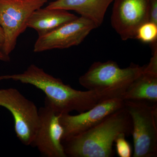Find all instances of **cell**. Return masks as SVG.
<instances>
[{
    "label": "cell",
    "mask_w": 157,
    "mask_h": 157,
    "mask_svg": "<svg viewBox=\"0 0 157 157\" xmlns=\"http://www.w3.org/2000/svg\"><path fill=\"white\" fill-rule=\"evenodd\" d=\"M111 25L124 41L134 39L138 28L149 21L151 0H114Z\"/></svg>",
    "instance_id": "8"
},
{
    "label": "cell",
    "mask_w": 157,
    "mask_h": 157,
    "mask_svg": "<svg viewBox=\"0 0 157 157\" xmlns=\"http://www.w3.org/2000/svg\"><path fill=\"white\" fill-rule=\"evenodd\" d=\"M144 67L132 63L128 67L121 68L113 61L96 62L79 77L78 82L88 90L107 99L122 98L129 86L143 73Z\"/></svg>",
    "instance_id": "3"
},
{
    "label": "cell",
    "mask_w": 157,
    "mask_h": 157,
    "mask_svg": "<svg viewBox=\"0 0 157 157\" xmlns=\"http://www.w3.org/2000/svg\"><path fill=\"white\" fill-rule=\"evenodd\" d=\"M125 137L126 135L125 134H121L114 141L117 153L120 157H131L132 155V147Z\"/></svg>",
    "instance_id": "15"
},
{
    "label": "cell",
    "mask_w": 157,
    "mask_h": 157,
    "mask_svg": "<svg viewBox=\"0 0 157 157\" xmlns=\"http://www.w3.org/2000/svg\"><path fill=\"white\" fill-rule=\"evenodd\" d=\"M135 39L145 43L152 44L157 41V25L148 21L138 28Z\"/></svg>",
    "instance_id": "14"
},
{
    "label": "cell",
    "mask_w": 157,
    "mask_h": 157,
    "mask_svg": "<svg viewBox=\"0 0 157 157\" xmlns=\"http://www.w3.org/2000/svg\"><path fill=\"white\" fill-rule=\"evenodd\" d=\"M52 2H54V1H57V0H50Z\"/></svg>",
    "instance_id": "19"
},
{
    "label": "cell",
    "mask_w": 157,
    "mask_h": 157,
    "mask_svg": "<svg viewBox=\"0 0 157 157\" xmlns=\"http://www.w3.org/2000/svg\"><path fill=\"white\" fill-rule=\"evenodd\" d=\"M132 119L124 107L101 123L78 135L62 141L65 153L70 157H112L117 137L131 135Z\"/></svg>",
    "instance_id": "2"
},
{
    "label": "cell",
    "mask_w": 157,
    "mask_h": 157,
    "mask_svg": "<svg viewBox=\"0 0 157 157\" xmlns=\"http://www.w3.org/2000/svg\"><path fill=\"white\" fill-rule=\"evenodd\" d=\"M114 0H57L46 6L48 9L73 11L92 21L97 27L104 21L107 8Z\"/></svg>",
    "instance_id": "12"
},
{
    "label": "cell",
    "mask_w": 157,
    "mask_h": 157,
    "mask_svg": "<svg viewBox=\"0 0 157 157\" xmlns=\"http://www.w3.org/2000/svg\"><path fill=\"white\" fill-rule=\"evenodd\" d=\"M122 99L157 104V75L143 71L129 86Z\"/></svg>",
    "instance_id": "13"
},
{
    "label": "cell",
    "mask_w": 157,
    "mask_h": 157,
    "mask_svg": "<svg viewBox=\"0 0 157 157\" xmlns=\"http://www.w3.org/2000/svg\"><path fill=\"white\" fill-rule=\"evenodd\" d=\"M0 106L13 116L14 131L20 141L31 146L39 126V109L36 104L16 89L7 88L0 89Z\"/></svg>",
    "instance_id": "6"
},
{
    "label": "cell",
    "mask_w": 157,
    "mask_h": 157,
    "mask_svg": "<svg viewBox=\"0 0 157 157\" xmlns=\"http://www.w3.org/2000/svg\"><path fill=\"white\" fill-rule=\"evenodd\" d=\"M97 26L86 17L80 16L51 33L39 37L35 42V52L64 49L79 45Z\"/></svg>",
    "instance_id": "10"
},
{
    "label": "cell",
    "mask_w": 157,
    "mask_h": 157,
    "mask_svg": "<svg viewBox=\"0 0 157 157\" xmlns=\"http://www.w3.org/2000/svg\"><path fill=\"white\" fill-rule=\"evenodd\" d=\"M149 21L157 25V0H151Z\"/></svg>",
    "instance_id": "16"
},
{
    "label": "cell",
    "mask_w": 157,
    "mask_h": 157,
    "mask_svg": "<svg viewBox=\"0 0 157 157\" xmlns=\"http://www.w3.org/2000/svg\"><path fill=\"white\" fill-rule=\"evenodd\" d=\"M4 41V35L2 29L0 26V47L2 48Z\"/></svg>",
    "instance_id": "18"
},
{
    "label": "cell",
    "mask_w": 157,
    "mask_h": 157,
    "mask_svg": "<svg viewBox=\"0 0 157 157\" xmlns=\"http://www.w3.org/2000/svg\"><path fill=\"white\" fill-rule=\"evenodd\" d=\"M38 113L39 128L31 146L36 147L43 156L67 157L62 144L64 131L60 122V113L46 97L44 106Z\"/></svg>",
    "instance_id": "7"
},
{
    "label": "cell",
    "mask_w": 157,
    "mask_h": 157,
    "mask_svg": "<svg viewBox=\"0 0 157 157\" xmlns=\"http://www.w3.org/2000/svg\"><path fill=\"white\" fill-rule=\"evenodd\" d=\"M124 107V101L122 98H111L101 101L78 115L60 114V122L64 131L62 141L86 132Z\"/></svg>",
    "instance_id": "9"
},
{
    "label": "cell",
    "mask_w": 157,
    "mask_h": 157,
    "mask_svg": "<svg viewBox=\"0 0 157 157\" xmlns=\"http://www.w3.org/2000/svg\"><path fill=\"white\" fill-rule=\"evenodd\" d=\"M8 79L32 85L41 90L60 114L73 111L81 113L108 99L94 91L74 89L35 64L30 65L23 73L0 76V81Z\"/></svg>",
    "instance_id": "1"
},
{
    "label": "cell",
    "mask_w": 157,
    "mask_h": 157,
    "mask_svg": "<svg viewBox=\"0 0 157 157\" xmlns=\"http://www.w3.org/2000/svg\"><path fill=\"white\" fill-rule=\"evenodd\" d=\"M48 0H0V26L4 41L2 50L7 55L14 50L17 38L25 32L29 17Z\"/></svg>",
    "instance_id": "5"
},
{
    "label": "cell",
    "mask_w": 157,
    "mask_h": 157,
    "mask_svg": "<svg viewBox=\"0 0 157 157\" xmlns=\"http://www.w3.org/2000/svg\"><path fill=\"white\" fill-rule=\"evenodd\" d=\"M0 60L7 62H9L10 61L9 56L7 55L4 53L1 47H0Z\"/></svg>",
    "instance_id": "17"
},
{
    "label": "cell",
    "mask_w": 157,
    "mask_h": 157,
    "mask_svg": "<svg viewBox=\"0 0 157 157\" xmlns=\"http://www.w3.org/2000/svg\"><path fill=\"white\" fill-rule=\"evenodd\" d=\"M67 10L59 9L39 8L29 17L27 26L34 29L39 37L47 35L62 26L77 18Z\"/></svg>",
    "instance_id": "11"
},
{
    "label": "cell",
    "mask_w": 157,
    "mask_h": 157,
    "mask_svg": "<svg viewBox=\"0 0 157 157\" xmlns=\"http://www.w3.org/2000/svg\"><path fill=\"white\" fill-rule=\"evenodd\" d=\"M132 119L133 157L157 156V104L125 100Z\"/></svg>",
    "instance_id": "4"
}]
</instances>
